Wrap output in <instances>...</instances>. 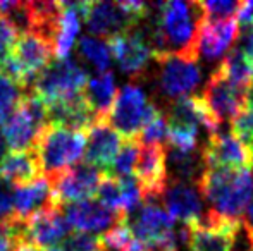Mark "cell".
I'll return each instance as SVG.
<instances>
[{"label": "cell", "instance_id": "obj_1", "mask_svg": "<svg viewBox=\"0 0 253 251\" xmlns=\"http://www.w3.org/2000/svg\"><path fill=\"white\" fill-rule=\"evenodd\" d=\"M205 21L200 2H172L159 3V14L145 26L153 57L179 55L198 61L197 40Z\"/></svg>", "mask_w": 253, "mask_h": 251}, {"label": "cell", "instance_id": "obj_2", "mask_svg": "<svg viewBox=\"0 0 253 251\" xmlns=\"http://www.w3.org/2000/svg\"><path fill=\"white\" fill-rule=\"evenodd\" d=\"M197 188L213 214L241 222L253 200V172L250 169L205 167Z\"/></svg>", "mask_w": 253, "mask_h": 251}, {"label": "cell", "instance_id": "obj_3", "mask_svg": "<svg viewBox=\"0 0 253 251\" xmlns=\"http://www.w3.org/2000/svg\"><path fill=\"white\" fill-rule=\"evenodd\" d=\"M84 133L47 124L35 144V153L40 162L42 174L47 179H55L80 164L84 155Z\"/></svg>", "mask_w": 253, "mask_h": 251}, {"label": "cell", "instance_id": "obj_4", "mask_svg": "<svg viewBox=\"0 0 253 251\" xmlns=\"http://www.w3.org/2000/svg\"><path fill=\"white\" fill-rule=\"evenodd\" d=\"M174 222L176 220L157 201H147L126 217L134 241L147 250H169L183 245V238L174 227Z\"/></svg>", "mask_w": 253, "mask_h": 251}, {"label": "cell", "instance_id": "obj_5", "mask_svg": "<svg viewBox=\"0 0 253 251\" xmlns=\"http://www.w3.org/2000/svg\"><path fill=\"white\" fill-rule=\"evenodd\" d=\"M153 64L157 69L153 83L155 91L167 104L191 97L200 88L203 74L198 61L179 55H164L153 57Z\"/></svg>", "mask_w": 253, "mask_h": 251}, {"label": "cell", "instance_id": "obj_6", "mask_svg": "<svg viewBox=\"0 0 253 251\" xmlns=\"http://www.w3.org/2000/svg\"><path fill=\"white\" fill-rule=\"evenodd\" d=\"M160 108L136 84H126L117 91L107 122L124 138L136 140L138 134Z\"/></svg>", "mask_w": 253, "mask_h": 251}, {"label": "cell", "instance_id": "obj_7", "mask_svg": "<svg viewBox=\"0 0 253 251\" xmlns=\"http://www.w3.org/2000/svg\"><path fill=\"white\" fill-rule=\"evenodd\" d=\"M90 76L76 61L53 59L35 79L31 90L45 100V104L64 100L84 93Z\"/></svg>", "mask_w": 253, "mask_h": 251}, {"label": "cell", "instance_id": "obj_8", "mask_svg": "<svg viewBox=\"0 0 253 251\" xmlns=\"http://www.w3.org/2000/svg\"><path fill=\"white\" fill-rule=\"evenodd\" d=\"M141 24L143 23L134 26L127 33L107 40L110 52L119 64V69L131 79H141L148 72L150 62L153 61L147 30L145 26L141 28Z\"/></svg>", "mask_w": 253, "mask_h": 251}, {"label": "cell", "instance_id": "obj_9", "mask_svg": "<svg viewBox=\"0 0 253 251\" xmlns=\"http://www.w3.org/2000/svg\"><path fill=\"white\" fill-rule=\"evenodd\" d=\"M202 100L219 124L233 122L247 108L245 90L234 86L219 67L213 69L203 88Z\"/></svg>", "mask_w": 253, "mask_h": 251}, {"label": "cell", "instance_id": "obj_10", "mask_svg": "<svg viewBox=\"0 0 253 251\" xmlns=\"http://www.w3.org/2000/svg\"><path fill=\"white\" fill-rule=\"evenodd\" d=\"M103 176L105 172H102L100 169L93 167L86 162H80L69 171L60 174L59 178L50 179L53 200L59 207L90 200L97 194L98 184Z\"/></svg>", "mask_w": 253, "mask_h": 251}, {"label": "cell", "instance_id": "obj_11", "mask_svg": "<svg viewBox=\"0 0 253 251\" xmlns=\"http://www.w3.org/2000/svg\"><path fill=\"white\" fill-rule=\"evenodd\" d=\"M24 243L35 251L59 248L64 239L71 234V225L67 222L62 207L47 208L38 212L26 222H23Z\"/></svg>", "mask_w": 253, "mask_h": 251}, {"label": "cell", "instance_id": "obj_12", "mask_svg": "<svg viewBox=\"0 0 253 251\" xmlns=\"http://www.w3.org/2000/svg\"><path fill=\"white\" fill-rule=\"evenodd\" d=\"M136 182L143 194V203L162 200L167 188V153L164 144H141L134 165Z\"/></svg>", "mask_w": 253, "mask_h": 251}, {"label": "cell", "instance_id": "obj_13", "mask_svg": "<svg viewBox=\"0 0 253 251\" xmlns=\"http://www.w3.org/2000/svg\"><path fill=\"white\" fill-rule=\"evenodd\" d=\"M205 167L224 169H253V153L233 133H215L209 136L202 150Z\"/></svg>", "mask_w": 253, "mask_h": 251}, {"label": "cell", "instance_id": "obj_14", "mask_svg": "<svg viewBox=\"0 0 253 251\" xmlns=\"http://www.w3.org/2000/svg\"><path fill=\"white\" fill-rule=\"evenodd\" d=\"M62 212L71 229H76V232H88L95 236H100L102 232L105 234L107 231L126 220L124 215L109 210L95 198L64 205Z\"/></svg>", "mask_w": 253, "mask_h": 251}, {"label": "cell", "instance_id": "obj_15", "mask_svg": "<svg viewBox=\"0 0 253 251\" xmlns=\"http://www.w3.org/2000/svg\"><path fill=\"white\" fill-rule=\"evenodd\" d=\"M9 55L23 71L24 79H26V91L31 90L38 74L45 67L50 66L53 57H55L53 45L35 33H24L16 36V41H14Z\"/></svg>", "mask_w": 253, "mask_h": 251}, {"label": "cell", "instance_id": "obj_16", "mask_svg": "<svg viewBox=\"0 0 253 251\" xmlns=\"http://www.w3.org/2000/svg\"><path fill=\"white\" fill-rule=\"evenodd\" d=\"M84 23L93 36L110 40L114 36L127 33L143 21L134 19L123 9L121 2H88L84 12Z\"/></svg>", "mask_w": 253, "mask_h": 251}, {"label": "cell", "instance_id": "obj_17", "mask_svg": "<svg viewBox=\"0 0 253 251\" xmlns=\"http://www.w3.org/2000/svg\"><path fill=\"white\" fill-rule=\"evenodd\" d=\"M240 36V26L236 17L219 21H203L197 40L198 61L209 64L224 59L233 48V43Z\"/></svg>", "mask_w": 253, "mask_h": 251}, {"label": "cell", "instance_id": "obj_18", "mask_svg": "<svg viewBox=\"0 0 253 251\" xmlns=\"http://www.w3.org/2000/svg\"><path fill=\"white\" fill-rule=\"evenodd\" d=\"M86 144H84V162L97 169H110L114 158L117 157L124 138L114 129L107 121L97 122L86 134Z\"/></svg>", "mask_w": 253, "mask_h": 251}, {"label": "cell", "instance_id": "obj_19", "mask_svg": "<svg viewBox=\"0 0 253 251\" xmlns=\"http://www.w3.org/2000/svg\"><path fill=\"white\" fill-rule=\"evenodd\" d=\"M166 212L174 218L186 225L198 222L205 215L203 212V198L197 186L183 184V182H167L162 194Z\"/></svg>", "mask_w": 253, "mask_h": 251}, {"label": "cell", "instance_id": "obj_20", "mask_svg": "<svg viewBox=\"0 0 253 251\" xmlns=\"http://www.w3.org/2000/svg\"><path fill=\"white\" fill-rule=\"evenodd\" d=\"M14 215L12 218L19 222H26L38 212H43L47 208L59 207L53 200L52 182L45 176L37 179L35 182L23 188H14Z\"/></svg>", "mask_w": 253, "mask_h": 251}, {"label": "cell", "instance_id": "obj_21", "mask_svg": "<svg viewBox=\"0 0 253 251\" xmlns=\"http://www.w3.org/2000/svg\"><path fill=\"white\" fill-rule=\"evenodd\" d=\"M60 21L53 38V55L57 59H67L76 45L80 35L81 19L86 12L88 2H60Z\"/></svg>", "mask_w": 253, "mask_h": 251}, {"label": "cell", "instance_id": "obj_22", "mask_svg": "<svg viewBox=\"0 0 253 251\" xmlns=\"http://www.w3.org/2000/svg\"><path fill=\"white\" fill-rule=\"evenodd\" d=\"M0 127L12 151L35 150L38 136L45 129L43 126L35 122L19 105L3 121H0Z\"/></svg>", "mask_w": 253, "mask_h": 251}, {"label": "cell", "instance_id": "obj_23", "mask_svg": "<svg viewBox=\"0 0 253 251\" xmlns=\"http://www.w3.org/2000/svg\"><path fill=\"white\" fill-rule=\"evenodd\" d=\"M42 169L35 150L10 151L0 164V178L12 188H23L42 178Z\"/></svg>", "mask_w": 253, "mask_h": 251}, {"label": "cell", "instance_id": "obj_24", "mask_svg": "<svg viewBox=\"0 0 253 251\" xmlns=\"http://www.w3.org/2000/svg\"><path fill=\"white\" fill-rule=\"evenodd\" d=\"M166 153L167 160H169L167 178H170V182H183V184L197 186L203 171H205L202 151L200 153L197 150L179 151L169 148V151H166Z\"/></svg>", "mask_w": 253, "mask_h": 251}, {"label": "cell", "instance_id": "obj_25", "mask_svg": "<svg viewBox=\"0 0 253 251\" xmlns=\"http://www.w3.org/2000/svg\"><path fill=\"white\" fill-rule=\"evenodd\" d=\"M116 95V79L110 71L90 77L86 88H84V97H86L88 104L93 107V110L97 112L100 121H107Z\"/></svg>", "mask_w": 253, "mask_h": 251}, {"label": "cell", "instance_id": "obj_26", "mask_svg": "<svg viewBox=\"0 0 253 251\" xmlns=\"http://www.w3.org/2000/svg\"><path fill=\"white\" fill-rule=\"evenodd\" d=\"M217 67L222 71V74L234 86L247 91V86L253 79V64L240 47L231 48V52L222 59V62Z\"/></svg>", "mask_w": 253, "mask_h": 251}, {"label": "cell", "instance_id": "obj_27", "mask_svg": "<svg viewBox=\"0 0 253 251\" xmlns=\"http://www.w3.org/2000/svg\"><path fill=\"white\" fill-rule=\"evenodd\" d=\"M78 54L83 61L95 67L100 72H107L112 62V52H110L109 41L97 36H81L78 41Z\"/></svg>", "mask_w": 253, "mask_h": 251}, {"label": "cell", "instance_id": "obj_28", "mask_svg": "<svg viewBox=\"0 0 253 251\" xmlns=\"http://www.w3.org/2000/svg\"><path fill=\"white\" fill-rule=\"evenodd\" d=\"M141 144L136 140H124L123 146H121L117 157L114 158L110 169L105 172L107 176L116 179L131 178L134 172V165L138 160V153H140Z\"/></svg>", "mask_w": 253, "mask_h": 251}, {"label": "cell", "instance_id": "obj_29", "mask_svg": "<svg viewBox=\"0 0 253 251\" xmlns=\"http://www.w3.org/2000/svg\"><path fill=\"white\" fill-rule=\"evenodd\" d=\"M95 200L100 201L103 207H107L109 210L117 212V214H123V189H121V181L116 178H110V176H103L100 184H98L97 194H95Z\"/></svg>", "mask_w": 253, "mask_h": 251}, {"label": "cell", "instance_id": "obj_30", "mask_svg": "<svg viewBox=\"0 0 253 251\" xmlns=\"http://www.w3.org/2000/svg\"><path fill=\"white\" fill-rule=\"evenodd\" d=\"M23 95V88L14 83L5 72L0 71V121H3L10 112L16 110Z\"/></svg>", "mask_w": 253, "mask_h": 251}, {"label": "cell", "instance_id": "obj_31", "mask_svg": "<svg viewBox=\"0 0 253 251\" xmlns=\"http://www.w3.org/2000/svg\"><path fill=\"white\" fill-rule=\"evenodd\" d=\"M167 140V121L162 110H159L150 121L145 124L136 141L140 144H164Z\"/></svg>", "mask_w": 253, "mask_h": 251}, {"label": "cell", "instance_id": "obj_32", "mask_svg": "<svg viewBox=\"0 0 253 251\" xmlns=\"http://www.w3.org/2000/svg\"><path fill=\"white\" fill-rule=\"evenodd\" d=\"M200 5L207 21H219L236 17L241 2H236V0H209V2H200Z\"/></svg>", "mask_w": 253, "mask_h": 251}, {"label": "cell", "instance_id": "obj_33", "mask_svg": "<svg viewBox=\"0 0 253 251\" xmlns=\"http://www.w3.org/2000/svg\"><path fill=\"white\" fill-rule=\"evenodd\" d=\"M60 248L62 251H103L102 236L88 234V232H74L64 239Z\"/></svg>", "mask_w": 253, "mask_h": 251}, {"label": "cell", "instance_id": "obj_34", "mask_svg": "<svg viewBox=\"0 0 253 251\" xmlns=\"http://www.w3.org/2000/svg\"><path fill=\"white\" fill-rule=\"evenodd\" d=\"M231 133L240 138L245 144H250L253 140V107H247L233 122H231Z\"/></svg>", "mask_w": 253, "mask_h": 251}, {"label": "cell", "instance_id": "obj_35", "mask_svg": "<svg viewBox=\"0 0 253 251\" xmlns=\"http://www.w3.org/2000/svg\"><path fill=\"white\" fill-rule=\"evenodd\" d=\"M12 198H14V188L0 178V220L12 218L14 215Z\"/></svg>", "mask_w": 253, "mask_h": 251}, {"label": "cell", "instance_id": "obj_36", "mask_svg": "<svg viewBox=\"0 0 253 251\" xmlns=\"http://www.w3.org/2000/svg\"><path fill=\"white\" fill-rule=\"evenodd\" d=\"M236 21L240 30H247L253 26V0L250 2H241V7L236 14Z\"/></svg>", "mask_w": 253, "mask_h": 251}, {"label": "cell", "instance_id": "obj_37", "mask_svg": "<svg viewBox=\"0 0 253 251\" xmlns=\"http://www.w3.org/2000/svg\"><path fill=\"white\" fill-rule=\"evenodd\" d=\"M241 35V50L247 54V57L250 59V62L253 64V26L247 28V30H240Z\"/></svg>", "mask_w": 253, "mask_h": 251}, {"label": "cell", "instance_id": "obj_38", "mask_svg": "<svg viewBox=\"0 0 253 251\" xmlns=\"http://www.w3.org/2000/svg\"><path fill=\"white\" fill-rule=\"evenodd\" d=\"M9 143H7V140H5V136H3V131H2V127H0V164L3 162V158L9 155Z\"/></svg>", "mask_w": 253, "mask_h": 251}, {"label": "cell", "instance_id": "obj_39", "mask_svg": "<svg viewBox=\"0 0 253 251\" xmlns=\"http://www.w3.org/2000/svg\"><path fill=\"white\" fill-rule=\"evenodd\" d=\"M245 100H247V107H253V79H252V83L247 86V91H245Z\"/></svg>", "mask_w": 253, "mask_h": 251}, {"label": "cell", "instance_id": "obj_40", "mask_svg": "<svg viewBox=\"0 0 253 251\" xmlns=\"http://www.w3.org/2000/svg\"><path fill=\"white\" fill-rule=\"evenodd\" d=\"M43 251H62V248L59 246V248H50V250H43Z\"/></svg>", "mask_w": 253, "mask_h": 251}, {"label": "cell", "instance_id": "obj_41", "mask_svg": "<svg viewBox=\"0 0 253 251\" xmlns=\"http://www.w3.org/2000/svg\"><path fill=\"white\" fill-rule=\"evenodd\" d=\"M248 146H250V150H252V153H253V140H252V143L248 144Z\"/></svg>", "mask_w": 253, "mask_h": 251}, {"label": "cell", "instance_id": "obj_42", "mask_svg": "<svg viewBox=\"0 0 253 251\" xmlns=\"http://www.w3.org/2000/svg\"><path fill=\"white\" fill-rule=\"evenodd\" d=\"M250 241H252V245H250V251H253V238H250Z\"/></svg>", "mask_w": 253, "mask_h": 251}]
</instances>
